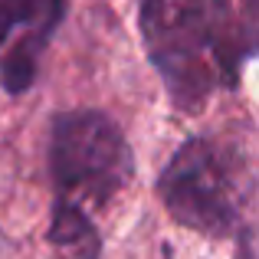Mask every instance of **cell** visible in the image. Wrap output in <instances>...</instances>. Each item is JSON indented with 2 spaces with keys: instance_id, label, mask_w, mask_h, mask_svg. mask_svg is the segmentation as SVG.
Wrapping results in <instances>:
<instances>
[{
  "instance_id": "6da1fadb",
  "label": "cell",
  "mask_w": 259,
  "mask_h": 259,
  "mask_svg": "<svg viewBox=\"0 0 259 259\" xmlns=\"http://www.w3.org/2000/svg\"><path fill=\"white\" fill-rule=\"evenodd\" d=\"M141 36L174 108L200 112L217 85H236L253 36L240 33L227 0H141Z\"/></svg>"
},
{
  "instance_id": "7a4b0ae2",
  "label": "cell",
  "mask_w": 259,
  "mask_h": 259,
  "mask_svg": "<svg viewBox=\"0 0 259 259\" xmlns=\"http://www.w3.org/2000/svg\"><path fill=\"white\" fill-rule=\"evenodd\" d=\"M158 197L181 227L210 240H230L246 230L253 171L236 145L194 135L171 154L158 177Z\"/></svg>"
},
{
  "instance_id": "3957f363",
  "label": "cell",
  "mask_w": 259,
  "mask_h": 259,
  "mask_svg": "<svg viewBox=\"0 0 259 259\" xmlns=\"http://www.w3.org/2000/svg\"><path fill=\"white\" fill-rule=\"evenodd\" d=\"M135 154L121 128L99 108H72L50 125L53 190L79 207H105L128 187Z\"/></svg>"
},
{
  "instance_id": "277c9868",
  "label": "cell",
  "mask_w": 259,
  "mask_h": 259,
  "mask_svg": "<svg viewBox=\"0 0 259 259\" xmlns=\"http://www.w3.org/2000/svg\"><path fill=\"white\" fill-rule=\"evenodd\" d=\"M63 20V0H0V50L17 33V43L0 63V82L10 95L33 85L43 50Z\"/></svg>"
},
{
  "instance_id": "5b68a950",
  "label": "cell",
  "mask_w": 259,
  "mask_h": 259,
  "mask_svg": "<svg viewBox=\"0 0 259 259\" xmlns=\"http://www.w3.org/2000/svg\"><path fill=\"white\" fill-rule=\"evenodd\" d=\"M46 243H50V259H99L102 256V236L95 230L92 217L85 213V207L63 200V197L53 200Z\"/></svg>"
},
{
  "instance_id": "8992f818",
  "label": "cell",
  "mask_w": 259,
  "mask_h": 259,
  "mask_svg": "<svg viewBox=\"0 0 259 259\" xmlns=\"http://www.w3.org/2000/svg\"><path fill=\"white\" fill-rule=\"evenodd\" d=\"M0 249H4V233H0Z\"/></svg>"
}]
</instances>
